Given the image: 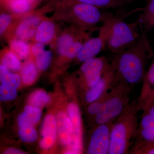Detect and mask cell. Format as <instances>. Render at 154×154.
<instances>
[{"label": "cell", "instance_id": "6da1fadb", "mask_svg": "<svg viewBox=\"0 0 154 154\" xmlns=\"http://www.w3.org/2000/svg\"><path fill=\"white\" fill-rule=\"evenodd\" d=\"M142 30L138 41L115 56L110 62L114 71V84L119 83L131 89L142 82L148 60L153 56L146 33Z\"/></svg>", "mask_w": 154, "mask_h": 154}, {"label": "cell", "instance_id": "7a4b0ae2", "mask_svg": "<svg viewBox=\"0 0 154 154\" xmlns=\"http://www.w3.org/2000/svg\"><path fill=\"white\" fill-rule=\"evenodd\" d=\"M139 111L137 100H133L113 121L108 154H129L138 130Z\"/></svg>", "mask_w": 154, "mask_h": 154}, {"label": "cell", "instance_id": "3957f363", "mask_svg": "<svg viewBox=\"0 0 154 154\" xmlns=\"http://www.w3.org/2000/svg\"><path fill=\"white\" fill-rule=\"evenodd\" d=\"M96 6L82 3H57L53 17L56 21H62L81 30L92 32L99 30L102 23L111 15L110 12Z\"/></svg>", "mask_w": 154, "mask_h": 154}, {"label": "cell", "instance_id": "277c9868", "mask_svg": "<svg viewBox=\"0 0 154 154\" xmlns=\"http://www.w3.org/2000/svg\"><path fill=\"white\" fill-rule=\"evenodd\" d=\"M141 10L142 8H138L131 11H122L113 15L106 48L114 54L133 46L140 38L142 30L137 21L128 23L125 19Z\"/></svg>", "mask_w": 154, "mask_h": 154}, {"label": "cell", "instance_id": "5b68a950", "mask_svg": "<svg viewBox=\"0 0 154 154\" xmlns=\"http://www.w3.org/2000/svg\"><path fill=\"white\" fill-rule=\"evenodd\" d=\"M132 89L116 83L110 89L102 110L94 118L96 125L112 122L119 116L129 104Z\"/></svg>", "mask_w": 154, "mask_h": 154}, {"label": "cell", "instance_id": "8992f818", "mask_svg": "<svg viewBox=\"0 0 154 154\" xmlns=\"http://www.w3.org/2000/svg\"><path fill=\"white\" fill-rule=\"evenodd\" d=\"M54 3L51 2L38 11H33L22 15L15 22L5 37L8 40L13 38L28 42L33 40L38 25L46 17L45 14Z\"/></svg>", "mask_w": 154, "mask_h": 154}, {"label": "cell", "instance_id": "52a82bcc", "mask_svg": "<svg viewBox=\"0 0 154 154\" xmlns=\"http://www.w3.org/2000/svg\"><path fill=\"white\" fill-rule=\"evenodd\" d=\"M113 15L111 14L102 22L98 36L95 37L91 36L85 40L75 59L83 63L89 59L96 57L106 48Z\"/></svg>", "mask_w": 154, "mask_h": 154}, {"label": "cell", "instance_id": "ba28073f", "mask_svg": "<svg viewBox=\"0 0 154 154\" xmlns=\"http://www.w3.org/2000/svg\"><path fill=\"white\" fill-rule=\"evenodd\" d=\"M110 68V62L104 57L91 58L83 62L79 73L87 90L98 82Z\"/></svg>", "mask_w": 154, "mask_h": 154}, {"label": "cell", "instance_id": "9c48e42d", "mask_svg": "<svg viewBox=\"0 0 154 154\" xmlns=\"http://www.w3.org/2000/svg\"><path fill=\"white\" fill-rule=\"evenodd\" d=\"M112 122L97 125L92 132L88 148L90 154H108Z\"/></svg>", "mask_w": 154, "mask_h": 154}, {"label": "cell", "instance_id": "30bf717a", "mask_svg": "<svg viewBox=\"0 0 154 154\" xmlns=\"http://www.w3.org/2000/svg\"><path fill=\"white\" fill-rule=\"evenodd\" d=\"M136 100L140 111L146 110L154 102V60L146 72Z\"/></svg>", "mask_w": 154, "mask_h": 154}, {"label": "cell", "instance_id": "8fae6325", "mask_svg": "<svg viewBox=\"0 0 154 154\" xmlns=\"http://www.w3.org/2000/svg\"><path fill=\"white\" fill-rule=\"evenodd\" d=\"M114 84V71L110 68L103 75L99 82L86 91L85 99L88 104L94 102L109 91Z\"/></svg>", "mask_w": 154, "mask_h": 154}, {"label": "cell", "instance_id": "7c38bea8", "mask_svg": "<svg viewBox=\"0 0 154 154\" xmlns=\"http://www.w3.org/2000/svg\"><path fill=\"white\" fill-rule=\"evenodd\" d=\"M56 21L53 17H45L38 25L32 40L45 45L53 44L57 37Z\"/></svg>", "mask_w": 154, "mask_h": 154}, {"label": "cell", "instance_id": "4fadbf2b", "mask_svg": "<svg viewBox=\"0 0 154 154\" xmlns=\"http://www.w3.org/2000/svg\"><path fill=\"white\" fill-rule=\"evenodd\" d=\"M57 127V122L55 117L51 114L46 116L42 127V138L39 143L41 148L47 149L53 146L55 142Z\"/></svg>", "mask_w": 154, "mask_h": 154}, {"label": "cell", "instance_id": "5bb4252c", "mask_svg": "<svg viewBox=\"0 0 154 154\" xmlns=\"http://www.w3.org/2000/svg\"><path fill=\"white\" fill-rule=\"evenodd\" d=\"M42 0H4L3 7L11 14L23 15L33 11Z\"/></svg>", "mask_w": 154, "mask_h": 154}, {"label": "cell", "instance_id": "9a60e30c", "mask_svg": "<svg viewBox=\"0 0 154 154\" xmlns=\"http://www.w3.org/2000/svg\"><path fill=\"white\" fill-rule=\"evenodd\" d=\"M57 126L61 142L69 146L72 140L73 125L69 116L65 112L61 111L58 114Z\"/></svg>", "mask_w": 154, "mask_h": 154}, {"label": "cell", "instance_id": "2e32d148", "mask_svg": "<svg viewBox=\"0 0 154 154\" xmlns=\"http://www.w3.org/2000/svg\"><path fill=\"white\" fill-rule=\"evenodd\" d=\"M135 141H154V119L146 113L141 117Z\"/></svg>", "mask_w": 154, "mask_h": 154}, {"label": "cell", "instance_id": "e0dca14e", "mask_svg": "<svg viewBox=\"0 0 154 154\" xmlns=\"http://www.w3.org/2000/svg\"><path fill=\"white\" fill-rule=\"evenodd\" d=\"M17 122L21 139L25 142L35 141L37 138V132L33 127V125L29 121L24 112L18 116Z\"/></svg>", "mask_w": 154, "mask_h": 154}, {"label": "cell", "instance_id": "ac0fdd59", "mask_svg": "<svg viewBox=\"0 0 154 154\" xmlns=\"http://www.w3.org/2000/svg\"><path fill=\"white\" fill-rule=\"evenodd\" d=\"M140 12L136 20L140 29L146 33L154 28V0H148Z\"/></svg>", "mask_w": 154, "mask_h": 154}, {"label": "cell", "instance_id": "d6986e66", "mask_svg": "<svg viewBox=\"0 0 154 154\" xmlns=\"http://www.w3.org/2000/svg\"><path fill=\"white\" fill-rule=\"evenodd\" d=\"M21 60L9 48H3L1 52L2 64L13 72L20 71L22 66Z\"/></svg>", "mask_w": 154, "mask_h": 154}, {"label": "cell", "instance_id": "ffe728a7", "mask_svg": "<svg viewBox=\"0 0 154 154\" xmlns=\"http://www.w3.org/2000/svg\"><path fill=\"white\" fill-rule=\"evenodd\" d=\"M9 48L21 60H26L31 55L30 45L28 41L19 38H13L8 40Z\"/></svg>", "mask_w": 154, "mask_h": 154}, {"label": "cell", "instance_id": "44dd1931", "mask_svg": "<svg viewBox=\"0 0 154 154\" xmlns=\"http://www.w3.org/2000/svg\"><path fill=\"white\" fill-rule=\"evenodd\" d=\"M63 2L66 3H85L105 10L121 8L125 4L121 0H64Z\"/></svg>", "mask_w": 154, "mask_h": 154}, {"label": "cell", "instance_id": "7402d4cb", "mask_svg": "<svg viewBox=\"0 0 154 154\" xmlns=\"http://www.w3.org/2000/svg\"><path fill=\"white\" fill-rule=\"evenodd\" d=\"M37 67L31 60H27L22 63L20 70V76L24 84L30 85L36 80L37 76Z\"/></svg>", "mask_w": 154, "mask_h": 154}, {"label": "cell", "instance_id": "603a6c76", "mask_svg": "<svg viewBox=\"0 0 154 154\" xmlns=\"http://www.w3.org/2000/svg\"><path fill=\"white\" fill-rule=\"evenodd\" d=\"M0 79L2 84L16 88L20 86L22 81L20 75L11 71L2 64L0 66Z\"/></svg>", "mask_w": 154, "mask_h": 154}, {"label": "cell", "instance_id": "cb8c5ba5", "mask_svg": "<svg viewBox=\"0 0 154 154\" xmlns=\"http://www.w3.org/2000/svg\"><path fill=\"white\" fill-rule=\"evenodd\" d=\"M22 15H17L11 13L3 12L0 15V35L5 37L12 28L15 22Z\"/></svg>", "mask_w": 154, "mask_h": 154}, {"label": "cell", "instance_id": "d4e9b609", "mask_svg": "<svg viewBox=\"0 0 154 154\" xmlns=\"http://www.w3.org/2000/svg\"><path fill=\"white\" fill-rule=\"evenodd\" d=\"M129 154H154V141H135Z\"/></svg>", "mask_w": 154, "mask_h": 154}, {"label": "cell", "instance_id": "484cf974", "mask_svg": "<svg viewBox=\"0 0 154 154\" xmlns=\"http://www.w3.org/2000/svg\"><path fill=\"white\" fill-rule=\"evenodd\" d=\"M50 101V97L45 91L38 90L33 92L30 95L29 99V103L30 105L33 107L40 108Z\"/></svg>", "mask_w": 154, "mask_h": 154}, {"label": "cell", "instance_id": "4316f807", "mask_svg": "<svg viewBox=\"0 0 154 154\" xmlns=\"http://www.w3.org/2000/svg\"><path fill=\"white\" fill-rule=\"evenodd\" d=\"M53 54L50 50H45L42 54L35 58V64L38 70L45 71L49 67Z\"/></svg>", "mask_w": 154, "mask_h": 154}, {"label": "cell", "instance_id": "83f0119b", "mask_svg": "<svg viewBox=\"0 0 154 154\" xmlns=\"http://www.w3.org/2000/svg\"><path fill=\"white\" fill-rule=\"evenodd\" d=\"M108 92L96 101L89 104L87 108V112L89 115L94 116L95 118L96 116L100 112L107 98Z\"/></svg>", "mask_w": 154, "mask_h": 154}, {"label": "cell", "instance_id": "f1b7e54d", "mask_svg": "<svg viewBox=\"0 0 154 154\" xmlns=\"http://www.w3.org/2000/svg\"><path fill=\"white\" fill-rule=\"evenodd\" d=\"M24 113L29 121L33 125L39 121L42 116V111L39 108L33 107L30 105L25 106Z\"/></svg>", "mask_w": 154, "mask_h": 154}, {"label": "cell", "instance_id": "f546056e", "mask_svg": "<svg viewBox=\"0 0 154 154\" xmlns=\"http://www.w3.org/2000/svg\"><path fill=\"white\" fill-rule=\"evenodd\" d=\"M17 88L5 84H1L0 87V100L7 101L15 99L17 96Z\"/></svg>", "mask_w": 154, "mask_h": 154}, {"label": "cell", "instance_id": "4dcf8cb0", "mask_svg": "<svg viewBox=\"0 0 154 154\" xmlns=\"http://www.w3.org/2000/svg\"><path fill=\"white\" fill-rule=\"evenodd\" d=\"M45 45L41 42L33 41L30 45L31 55L36 58L45 51Z\"/></svg>", "mask_w": 154, "mask_h": 154}, {"label": "cell", "instance_id": "1f68e13d", "mask_svg": "<svg viewBox=\"0 0 154 154\" xmlns=\"http://www.w3.org/2000/svg\"><path fill=\"white\" fill-rule=\"evenodd\" d=\"M143 112L147 113L152 118L154 119V102L152 103L151 105H150L146 110H144Z\"/></svg>", "mask_w": 154, "mask_h": 154}, {"label": "cell", "instance_id": "d6a6232c", "mask_svg": "<svg viewBox=\"0 0 154 154\" xmlns=\"http://www.w3.org/2000/svg\"><path fill=\"white\" fill-rule=\"evenodd\" d=\"M4 153L6 154H25V153L20 150L18 149L10 148L6 150Z\"/></svg>", "mask_w": 154, "mask_h": 154}, {"label": "cell", "instance_id": "836d02e7", "mask_svg": "<svg viewBox=\"0 0 154 154\" xmlns=\"http://www.w3.org/2000/svg\"><path fill=\"white\" fill-rule=\"evenodd\" d=\"M121 1L125 2H131V1H135V0H121Z\"/></svg>", "mask_w": 154, "mask_h": 154}, {"label": "cell", "instance_id": "e575fe53", "mask_svg": "<svg viewBox=\"0 0 154 154\" xmlns=\"http://www.w3.org/2000/svg\"><path fill=\"white\" fill-rule=\"evenodd\" d=\"M57 0H52V2H56V1H57Z\"/></svg>", "mask_w": 154, "mask_h": 154}, {"label": "cell", "instance_id": "d590c367", "mask_svg": "<svg viewBox=\"0 0 154 154\" xmlns=\"http://www.w3.org/2000/svg\"><path fill=\"white\" fill-rule=\"evenodd\" d=\"M1 1H4V0H1Z\"/></svg>", "mask_w": 154, "mask_h": 154}]
</instances>
